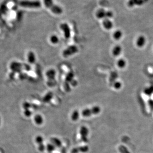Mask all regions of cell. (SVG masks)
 <instances>
[{"label": "cell", "mask_w": 153, "mask_h": 153, "mask_svg": "<svg viewBox=\"0 0 153 153\" xmlns=\"http://www.w3.org/2000/svg\"><path fill=\"white\" fill-rule=\"evenodd\" d=\"M96 17L98 19H106L110 18L113 16L112 12L110 11H105L104 9H99L96 12Z\"/></svg>", "instance_id": "cell-3"}, {"label": "cell", "mask_w": 153, "mask_h": 153, "mask_svg": "<svg viewBox=\"0 0 153 153\" xmlns=\"http://www.w3.org/2000/svg\"><path fill=\"white\" fill-rule=\"evenodd\" d=\"M146 42V39L144 36L140 35L138 38L137 41V45L139 47H142L144 46Z\"/></svg>", "instance_id": "cell-10"}, {"label": "cell", "mask_w": 153, "mask_h": 153, "mask_svg": "<svg viewBox=\"0 0 153 153\" xmlns=\"http://www.w3.org/2000/svg\"><path fill=\"white\" fill-rule=\"evenodd\" d=\"M103 24L105 29L107 30H110L112 28L113 26L112 22L108 18L104 19V20L103 21Z\"/></svg>", "instance_id": "cell-11"}, {"label": "cell", "mask_w": 153, "mask_h": 153, "mask_svg": "<svg viewBox=\"0 0 153 153\" xmlns=\"http://www.w3.org/2000/svg\"><path fill=\"white\" fill-rule=\"evenodd\" d=\"M60 29L64 32V36L65 38L69 39L71 35V29L69 25L67 23H63L60 25Z\"/></svg>", "instance_id": "cell-6"}, {"label": "cell", "mask_w": 153, "mask_h": 153, "mask_svg": "<svg viewBox=\"0 0 153 153\" xmlns=\"http://www.w3.org/2000/svg\"><path fill=\"white\" fill-rule=\"evenodd\" d=\"M50 42L54 44H56L58 43L59 41V39L58 36L56 35H52L50 38Z\"/></svg>", "instance_id": "cell-21"}, {"label": "cell", "mask_w": 153, "mask_h": 153, "mask_svg": "<svg viewBox=\"0 0 153 153\" xmlns=\"http://www.w3.org/2000/svg\"><path fill=\"white\" fill-rule=\"evenodd\" d=\"M148 104H149V107L152 109H153V100L152 99L149 100L148 101Z\"/></svg>", "instance_id": "cell-30"}, {"label": "cell", "mask_w": 153, "mask_h": 153, "mask_svg": "<svg viewBox=\"0 0 153 153\" xmlns=\"http://www.w3.org/2000/svg\"><path fill=\"white\" fill-rule=\"evenodd\" d=\"M52 143L57 147L60 148L62 146V142L57 137H52L50 140Z\"/></svg>", "instance_id": "cell-13"}, {"label": "cell", "mask_w": 153, "mask_h": 153, "mask_svg": "<svg viewBox=\"0 0 153 153\" xmlns=\"http://www.w3.org/2000/svg\"><path fill=\"white\" fill-rule=\"evenodd\" d=\"M79 112L77 110H75L71 115V119L73 121H76L79 119Z\"/></svg>", "instance_id": "cell-16"}, {"label": "cell", "mask_w": 153, "mask_h": 153, "mask_svg": "<svg viewBox=\"0 0 153 153\" xmlns=\"http://www.w3.org/2000/svg\"><path fill=\"white\" fill-rule=\"evenodd\" d=\"M117 66L120 68H124L126 67V62L123 59H120L117 62Z\"/></svg>", "instance_id": "cell-25"}, {"label": "cell", "mask_w": 153, "mask_h": 153, "mask_svg": "<svg viewBox=\"0 0 153 153\" xmlns=\"http://www.w3.org/2000/svg\"><path fill=\"white\" fill-rule=\"evenodd\" d=\"M35 142L38 144V149L40 152H43L46 149V146L43 143V138L41 135L36 136L35 139Z\"/></svg>", "instance_id": "cell-7"}, {"label": "cell", "mask_w": 153, "mask_h": 153, "mask_svg": "<svg viewBox=\"0 0 153 153\" xmlns=\"http://www.w3.org/2000/svg\"><path fill=\"white\" fill-rule=\"evenodd\" d=\"M101 111V108L99 106H94L90 108H86L82 111L81 114L84 117H89L92 115H96Z\"/></svg>", "instance_id": "cell-2"}, {"label": "cell", "mask_w": 153, "mask_h": 153, "mask_svg": "<svg viewBox=\"0 0 153 153\" xmlns=\"http://www.w3.org/2000/svg\"><path fill=\"white\" fill-rule=\"evenodd\" d=\"M22 106L24 110L29 109V108L31 107V104L28 102H25L23 103Z\"/></svg>", "instance_id": "cell-28"}, {"label": "cell", "mask_w": 153, "mask_h": 153, "mask_svg": "<svg viewBox=\"0 0 153 153\" xmlns=\"http://www.w3.org/2000/svg\"><path fill=\"white\" fill-rule=\"evenodd\" d=\"M122 36H123V33L120 30L116 31L113 34V37L116 40H119L121 39Z\"/></svg>", "instance_id": "cell-18"}, {"label": "cell", "mask_w": 153, "mask_h": 153, "mask_svg": "<svg viewBox=\"0 0 153 153\" xmlns=\"http://www.w3.org/2000/svg\"><path fill=\"white\" fill-rule=\"evenodd\" d=\"M89 131L87 128L85 126H81L80 130H79V134L80 136V138L82 142L84 143H87L88 142V136Z\"/></svg>", "instance_id": "cell-5"}, {"label": "cell", "mask_w": 153, "mask_h": 153, "mask_svg": "<svg viewBox=\"0 0 153 153\" xmlns=\"http://www.w3.org/2000/svg\"><path fill=\"white\" fill-rule=\"evenodd\" d=\"M53 97V94L52 92L48 93L43 98V101L44 103H49Z\"/></svg>", "instance_id": "cell-20"}, {"label": "cell", "mask_w": 153, "mask_h": 153, "mask_svg": "<svg viewBox=\"0 0 153 153\" xmlns=\"http://www.w3.org/2000/svg\"><path fill=\"white\" fill-rule=\"evenodd\" d=\"M20 6L25 8L37 9L40 8L41 6V3L39 0H23L19 3Z\"/></svg>", "instance_id": "cell-1"}, {"label": "cell", "mask_w": 153, "mask_h": 153, "mask_svg": "<svg viewBox=\"0 0 153 153\" xmlns=\"http://www.w3.org/2000/svg\"><path fill=\"white\" fill-rule=\"evenodd\" d=\"M32 114V111H31L30 109H26L24 110V114L26 117H30Z\"/></svg>", "instance_id": "cell-29"}, {"label": "cell", "mask_w": 153, "mask_h": 153, "mask_svg": "<svg viewBox=\"0 0 153 153\" xmlns=\"http://www.w3.org/2000/svg\"><path fill=\"white\" fill-rule=\"evenodd\" d=\"M43 2L45 6L49 9H50L54 5L53 0H43Z\"/></svg>", "instance_id": "cell-24"}, {"label": "cell", "mask_w": 153, "mask_h": 153, "mask_svg": "<svg viewBox=\"0 0 153 153\" xmlns=\"http://www.w3.org/2000/svg\"><path fill=\"white\" fill-rule=\"evenodd\" d=\"M89 151V147L87 146H80L72 149L71 151L72 153H86Z\"/></svg>", "instance_id": "cell-8"}, {"label": "cell", "mask_w": 153, "mask_h": 153, "mask_svg": "<svg viewBox=\"0 0 153 153\" xmlns=\"http://www.w3.org/2000/svg\"><path fill=\"white\" fill-rule=\"evenodd\" d=\"M113 86L116 89H119L122 87L121 82L120 81H116L113 83Z\"/></svg>", "instance_id": "cell-27"}, {"label": "cell", "mask_w": 153, "mask_h": 153, "mask_svg": "<svg viewBox=\"0 0 153 153\" xmlns=\"http://www.w3.org/2000/svg\"><path fill=\"white\" fill-rule=\"evenodd\" d=\"M27 61L29 63L33 64L36 61V56L35 53L32 52H30L28 54Z\"/></svg>", "instance_id": "cell-12"}, {"label": "cell", "mask_w": 153, "mask_h": 153, "mask_svg": "<svg viewBox=\"0 0 153 153\" xmlns=\"http://www.w3.org/2000/svg\"><path fill=\"white\" fill-rule=\"evenodd\" d=\"M78 52V49L75 46H71L65 49L63 52V55L65 58L71 56Z\"/></svg>", "instance_id": "cell-4"}, {"label": "cell", "mask_w": 153, "mask_h": 153, "mask_svg": "<svg viewBox=\"0 0 153 153\" xmlns=\"http://www.w3.org/2000/svg\"><path fill=\"white\" fill-rule=\"evenodd\" d=\"M56 73L55 71L53 70H50L46 72V75L49 79H53L55 77Z\"/></svg>", "instance_id": "cell-17"}, {"label": "cell", "mask_w": 153, "mask_h": 153, "mask_svg": "<svg viewBox=\"0 0 153 153\" xmlns=\"http://www.w3.org/2000/svg\"><path fill=\"white\" fill-rule=\"evenodd\" d=\"M55 147L52 143H49L46 146V149L49 153L52 152L55 150Z\"/></svg>", "instance_id": "cell-23"}, {"label": "cell", "mask_w": 153, "mask_h": 153, "mask_svg": "<svg viewBox=\"0 0 153 153\" xmlns=\"http://www.w3.org/2000/svg\"><path fill=\"white\" fill-rule=\"evenodd\" d=\"M119 150L120 153H130L128 149L124 146H120L119 148Z\"/></svg>", "instance_id": "cell-26"}, {"label": "cell", "mask_w": 153, "mask_h": 153, "mask_svg": "<svg viewBox=\"0 0 153 153\" xmlns=\"http://www.w3.org/2000/svg\"><path fill=\"white\" fill-rule=\"evenodd\" d=\"M1 118L0 116V126L1 125Z\"/></svg>", "instance_id": "cell-31"}, {"label": "cell", "mask_w": 153, "mask_h": 153, "mask_svg": "<svg viewBox=\"0 0 153 153\" xmlns=\"http://www.w3.org/2000/svg\"><path fill=\"white\" fill-rule=\"evenodd\" d=\"M122 47L119 45L114 46L112 50L113 55L114 56H118L122 52Z\"/></svg>", "instance_id": "cell-14"}, {"label": "cell", "mask_w": 153, "mask_h": 153, "mask_svg": "<svg viewBox=\"0 0 153 153\" xmlns=\"http://www.w3.org/2000/svg\"><path fill=\"white\" fill-rule=\"evenodd\" d=\"M34 119L35 123L38 125H41L43 123V117L40 114H36L34 118Z\"/></svg>", "instance_id": "cell-15"}, {"label": "cell", "mask_w": 153, "mask_h": 153, "mask_svg": "<svg viewBox=\"0 0 153 153\" xmlns=\"http://www.w3.org/2000/svg\"><path fill=\"white\" fill-rule=\"evenodd\" d=\"M144 92L146 95L149 96L152 95L153 94V85H151L145 88L144 90Z\"/></svg>", "instance_id": "cell-19"}, {"label": "cell", "mask_w": 153, "mask_h": 153, "mask_svg": "<svg viewBox=\"0 0 153 153\" xmlns=\"http://www.w3.org/2000/svg\"><path fill=\"white\" fill-rule=\"evenodd\" d=\"M118 76V74L117 73L115 72H112L110 75V78H109V81L110 82L114 83L115 82Z\"/></svg>", "instance_id": "cell-22"}, {"label": "cell", "mask_w": 153, "mask_h": 153, "mask_svg": "<svg viewBox=\"0 0 153 153\" xmlns=\"http://www.w3.org/2000/svg\"><path fill=\"white\" fill-rule=\"evenodd\" d=\"M50 9L53 13L56 14H61L63 12L62 8L61 6L55 4H54Z\"/></svg>", "instance_id": "cell-9"}]
</instances>
